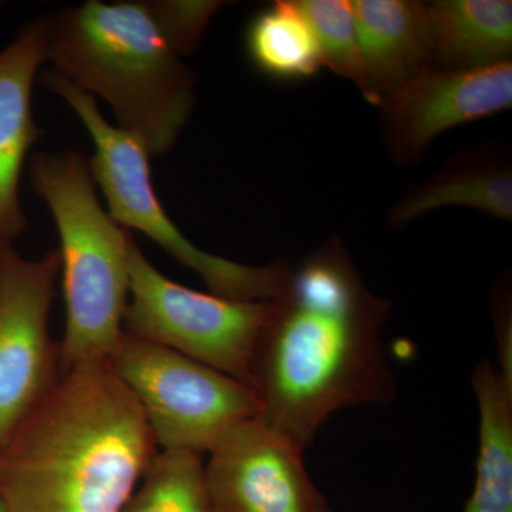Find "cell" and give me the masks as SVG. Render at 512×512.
<instances>
[{
    "label": "cell",
    "instance_id": "9c48e42d",
    "mask_svg": "<svg viewBox=\"0 0 512 512\" xmlns=\"http://www.w3.org/2000/svg\"><path fill=\"white\" fill-rule=\"evenodd\" d=\"M511 106L512 62L463 72L430 67L379 104L384 146L397 164H416L441 134Z\"/></svg>",
    "mask_w": 512,
    "mask_h": 512
},
{
    "label": "cell",
    "instance_id": "8fae6325",
    "mask_svg": "<svg viewBox=\"0 0 512 512\" xmlns=\"http://www.w3.org/2000/svg\"><path fill=\"white\" fill-rule=\"evenodd\" d=\"M47 18L26 25L0 52V248L28 229L20 204V177L30 148L42 136L32 114V89L46 60Z\"/></svg>",
    "mask_w": 512,
    "mask_h": 512
},
{
    "label": "cell",
    "instance_id": "277c9868",
    "mask_svg": "<svg viewBox=\"0 0 512 512\" xmlns=\"http://www.w3.org/2000/svg\"><path fill=\"white\" fill-rule=\"evenodd\" d=\"M30 183L59 232L66 302L60 373L80 363L109 360L124 333L130 231L101 207L89 163L79 151L37 153L30 161Z\"/></svg>",
    "mask_w": 512,
    "mask_h": 512
},
{
    "label": "cell",
    "instance_id": "9a60e30c",
    "mask_svg": "<svg viewBox=\"0 0 512 512\" xmlns=\"http://www.w3.org/2000/svg\"><path fill=\"white\" fill-rule=\"evenodd\" d=\"M429 10L431 69L463 72L511 62L510 0H439Z\"/></svg>",
    "mask_w": 512,
    "mask_h": 512
},
{
    "label": "cell",
    "instance_id": "3957f363",
    "mask_svg": "<svg viewBox=\"0 0 512 512\" xmlns=\"http://www.w3.org/2000/svg\"><path fill=\"white\" fill-rule=\"evenodd\" d=\"M46 60L109 104L119 128L164 156L195 103V74L181 62L148 2H99L47 18Z\"/></svg>",
    "mask_w": 512,
    "mask_h": 512
},
{
    "label": "cell",
    "instance_id": "6da1fadb",
    "mask_svg": "<svg viewBox=\"0 0 512 512\" xmlns=\"http://www.w3.org/2000/svg\"><path fill=\"white\" fill-rule=\"evenodd\" d=\"M390 308L362 281L342 239L316 249L271 302L252 349L258 419L305 450L330 414L392 403L396 379L382 340Z\"/></svg>",
    "mask_w": 512,
    "mask_h": 512
},
{
    "label": "cell",
    "instance_id": "d6986e66",
    "mask_svg": "<svg viewBox=\"0 0 512 512\" xmlns=\"http://www.w3.org/2000/svg\"><path fill=\"white\" fill-rule=\"evenodd\" d=\"M148 3L165 39L180 57L194 52L205 29L222 5L221 2L202 0H160Z\"/></svg>",
    "mask_w": 512,
    "mask_h": 512
},
{
    "label": "cell",
    "instance_id": "5b68a950",
    "mask_svg": "<svg viewBox=\"0 0 512 512\" xmlns=\"http://www.w3.org/2000/svg\"><path fill=\"white\" fill-rule=\"evenodd\" d=\"M43 86L66 101L92 138L93 181L106 197L109 215L127 231L146 235L178 264L201 276L211 293L232 301H275L288 288L292 269L284 259L251 266L208 254L192 244L168 217L150 173V153L134 134L113 126L92 94L56 70L43 73Z\"/></svg>",
    "mask_w": 512,
    "mask_h": 512
},
{
    "label": "cell",
    "instance_id": "7a4b0ae2",
    "mask_svg": "<svg viewBox=\"0 0 512 512\" xmlns=\"http://www.w3.org/2000/svg\"><path fill=\"white\" fill-rule=\"evenodd\" d=\"M157 451L109 360L80 363L0 451V501L8 512H121Z\"/></svg>",
    "mask_w": 512,
    "mask_h": 512
},
{
    "label": "cell",
    "instance_id": "2e32d148",
    "mask_svg": "<svg viewBox=\"0 0 512 512\" xmlns=\"http://www.w3.org/2000/svg\"><path fill=\"white\" fill-rule=\"evenodd\" d=\"M245 46L259 72L276 80L309 79L322 69L311 25L295 0H276L249 22Z\"/></svg>",
    "mask_w": 512,
    "mask_h": 512
},
{
    "label": "cell",
    "instance_id": "ba28073f",
    "mask_svg": "<svg viewBox=\"0 0 512 512\" xmlns=\"http://www.w3.org/2000/svg\"><path fill=\"white\" fill-rule=\"evenodd\" d=\"M59 274L57 249L30 261L0 248V451L62 375L49 325Z\"/></svg>",
    "mask_w": 512,
    "mask_h": 512
},
{
    "label": "cell",
    "instance_id": "ffe728a7",
    "mask_svg": "<svg viewBox=\"0 0 512 512\" xmlns=\"http://www.w3.org/2000/svg\"><path fill=\"white\" fill-rule=\"evenodd\" d=\"M0 512H8V510H6L5 505H3L2 501H0Z\"/></svg>",
    "mask_w": 512,
    "mask_h": 512
},
{
    "label": "cell",
    "instance_id": "30bf717a",
    "mask_svg": "<svg viewBox=\"0 0 512 512\" xmlns=\"http://www.w3.org/2000/svg\"><path fill=\"white\" fill-rule=\"evenodd\" d=\"M303 450L252 417L208 451L205 478L218 512H332Z\"/></svg>",
    "mask_w": 512,
    "mask_h": 512
},
{
    "label": "cell",
    "instance_id": "5bb4252c",
    "mask_svg": "<svg viewBox=\"0 0 512 512\" xmlns=\"http://www.w3.org/2000/svg\"><path fill=\"white\" fill-rule=\"evenodd\" d=\"M500 369L488 360L473 372L480 409V450L464 512H512V326H497Z\"/></svg>",
    "mask_w": 512,
    "mask_h": 512
},
{
    "label": "cell",
    "instance_id": "e0dca14e",
    "mask_svg": "<svg viewBox=\"0 0 512 512\" xmlns=\"http://www.w3.org/2000/svg\"><path fill=\"white\" fill-rule=\"evenodd\" d=\"M121 512H218L205 478L204 454L160 450Z\"/></svg>",
    "mask_w": 512,
    "mask_h": 512
},
{
    "label": "cell",
    "instance_id": "4fadbf2b",
    "mask_svg": "<svg viewBox=\"0 0 512 512\" xmlns=\"http://www.w3.org/2000/svg\"><path fill=\"white\" fill-rule=\"evenodd\" d=\"M447 207H466L498 220H512V173L497 147H473L454 154L440 170L404 192L389 211V224L403 228Z\"/></svg>",
    "mask_w": 512,
    "mask_h": 512
},
{
    "label": "cell",
    "instance_id": "7c38bea8",
    "mask_svg": "<svg viewBox=\"0 0 512 512\" xmlns=\"http://www.w3.org/2000/svg\"><path fill=\"white\" fill-rule=\"evenodd\" d=\"M365 97L379 107L390 93L431 67L429 5L416 0H353Z\"/></svg>",
    "mask_w": 512,
    "mask_h": 512
},
{
    "label": "cell",
    "instance_id": "8992f818",
    "mask_svg": "<svg viewBox=\"0 0 512 512\" xmlns=\"http://www.w3.org/2000/svg\"><path fill=\"white\" fill-rule=\"evenodd\" d=\"M109 363L136 397L160 450L208 453L259 414L247 384L157 343L123 333Z\"/></svg>",
    "mask_w": 512,
    "mask_h": 512
},
{
    "label": "cell",
    "instance_id": "52a82bcc",
    "mask_svg": "<svg viewBox=\"0 0 512 512\" xmlns=\"http://www.w3.org/2000/svg\"><path fill=\"white\" fill-rule=\"evenodd\" d=\"M130 299L123 332L157 343L249 386V360L272 301H232L174 282L128 237Z\"/></svg>",
    "mask_w": 512,
    "mask_h": 512
},
{
    "label": "cell",
    "instance_id": "ac0fdd59",
    "mask_svg": "<svg viewBox=\"0 0 512 512\" xmlns=\"http://www.w3.org/2000/svg\"><path fill=\"white\" fill-rule=\"evenodd\" d=\"M313 30L322 64L365 92V74L350 0H295Z\"/></svg>",
    "mask_w": 512,
    "mask_h": 512
}]
</instances>
